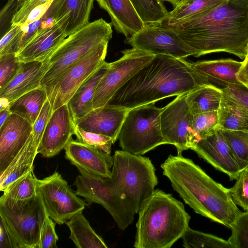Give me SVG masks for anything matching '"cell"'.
<instances>
[{"label": "cell", "mask_w": 248, "mask_h": 248, "mask_svg": "<svg viewBox=\"0 0 248 248\" xmlns=\"http://www.w3.org/2000/svg\"><path fill=\"white\" fill-rule=\"evenodd\" d=\"M75 126L67 104L52 111L38 147V153L44 157L58 154L72 140Z\"/></svg>", "instance_id": "cell-15"}, {"label": "cell", "mask_w": 248, "mask_h": 248, "mask_svg": "<svg viewBox=\"0 0 248 248\" xmlns=\"http://www.w3.org/2000/svg\"><path fill=\"white\" fill-rule=\"evenodd\" d=\"M64 150L66 159L78 169L100 176L110 177L113 164V157L110 154L72 140Z\"/></svg>", "instance_id": "cell-18"}, {"label": "cell", "mask_w": 248, "mask_h": 248, "mask_svg": "<svg viewBox=\"0 0 248 248\" xmlns=\"http://www.w3.org/2000/svg\"><path fill=\"white\" fill-rule=\"evenodd\" d=\"M129 110L106 105L93 108L75 124L86 131L109 137L115 142Z\"/></svg>", "instance_id": "cell-19"}, {"label": "cell", "mask_w": 248, "mask_h": 248, "mask_svg": "<svg viewBox=\"0 0 248 248\" xmlns=\"http://www.w3.org/2000/svg\"><path fill=\"white\" fill-rule=\"evenodd\" d=\"M58 236L55 231V223L46 214L42 226L38 248H55Z\"/></svg>", "instance_id": "cell-42"}, {"label": "cell", "mask_w": 248, "mask_h": 248, "mask_svg": "<svg viewBox=\"0 0 248 248\" xmlns=\"http://www.w3.org/2000/svg\"><path fill=\"white\" fill-rule=\"evenodd\" d=\"M94 0H64L56 22L67 36L83 27L89 22Z\"/></svg>", "instance_id": "cell-25"}, {"label": "cell", "mask_w": 248, "mask_h": 248, "mask_svg": "<svg viewBox=\"0 0 248 248\" xmlns=\"http://www.w3.org/2000/svg\"><path fill=\"white\" fill-rule=\"evenodd\" d=\"M52 112L51 105L47 99L33 125V137L39 144Z\"/></svg>", "instance_id": "cell-43"}, {"label": "cell", "mask_w": 248, "mask_h": 248, "mask_svg": "<svg viewBox=\"0 0 248 248\" xmlns=\"http://www.w3.org/2000/svg\"><path fill=\"white\" fill-rule=\"evenodd\" d=\"M21 30V25L13 26L12 29L5 33L0 41V55L2 54L13 42Z\"/></svg>", "instance_id": "cell-46"}, {"label": "cell", "mask_w": 248, "mask_h": 248, "mask_svg": "<svg viewBox=\"0 0 248 248\" xmlns=\"http://www.w3.org/2000/svg\"><path fill=\"white\" fill-rule=\"evenodd\" d=\"M22 63L18 61L16 53H7L0 56V90L16 76Z\"/></svg>", "instance_id": "cell-39"}, {"label": "cell", "mask_w": 248, "mask_h": 248, "mask_svg": "<svg viewBox=\"0 0 248 248\" xmlns=\"http://www.w3.org/2000/svg\"><path fill=\"white\" fill-rule=\"evenodd\" d=\"M229 190L235 204L248 211V172L245 169L240 172L234 186Z\"/></svg>", "instance_id": "cell-40"}, {"label": "cell", "mask_w": 248, "mask_h": 248, "mask_svg": "<svg viewBox=\"0 0 248 248\" xmlns=\"http://www.w3.org/2000/svg\"><path fill=\"white\" fill-rule=\"evenodd\" d=\"M50 0H24L21 8L14 19L13 26L23 24L33 9Z\"/></svg>", "instance_id": "cell-45"}, {"label": "cell", "mask_w": 248, "mask_h": 248, "mask_svg": "<svg viewBox=\"0 0 248 248\" xmlns=\"http://www.w3.org/2000/svg\"><path fill=\"white\" fill-rule=\"evenodd\" d=\"M136 223V248H170L189 227L183 203L157 189L142 203Z\"/></svg>", "instance_id": "cell-4"}, {"label": "cell", "mask_w": 248, "mask_h": 248, "mask_svg": "<svg viewBox=\"0 0 248 248\" xmlns=\"http://www.w3.org/2000/svg\"><path fill=\"white\" fill-rule=\"evenodd\" d=\"M217 113V129L248 131V111L224 93Z\"/></svg>", "instance_id": "cell-26"}, {"label": "cell", "mask_w": 248, "mask_h": 248, "mask_svg": "<svg viewBox=\"0 0 248 248\" xmlns=\"http://www.w3.org/2000/svg\"><path fill=\"white\" fill-rule=\"evenodd\" d=\"M168 26L194 50V57L223 52L244 60L248 54V0H227L186 22Z\"/></svg>", "instance_id": "cell-1"}, {"label": "cell", "mask_w": 248, "mask_h": 248, "mask_svg": "<svg viewBox=\"0 0 248 248\" xmlns=\"http://www.w3.org/2000/svg\"><path fill=\"white\" fill-rule=\"evenodd\" d=\"M191 64L193 68L211 84L223 88L230 85L241 84L237 76L243 62L228 58L201 61L191 62Z\"/></svg>", "instance_id": "cell-23"}, {"label": "cell", "mask_w": 248, "mask_h": 248, "mask_svg": "<svg viewBox=\"0 0 248 248\" xmlns=\"http://www.w3.org/2000/svg\"><path fill=\"white\" fill-rule=\"evenodd\" d=\"M247 56H248V55H247Z\"/></svg>", "instance_id": "cell-52"}, {"label": "cell", "mask_w": 248, "mask_h": 248, "mask_svg": "<svg viewBox=\"0 0 248 248\" xmlns=\"http://www.w3.org/2000/svg\"><path fill=\"white\" fill-rule=\"evenodd\" d=\"M70 231L69 238L79 248H107L101 236L91 227L82 212L65 222Z\"/></svg>", "instance_id": "cell-28"}, {"label": "cell", "mask_w": 248, "mask_h": 248, "mask_svg": "<svg viewBox=\"0 0 248 248\" xmlns=\"http://www.w3.org/2000/svg\"><path fill=\"white\" fill-rule=\"evenodd\" d=\"M78 170L80 174L74 183L76 194L83 197L88 205L95 203L103 206L120 229H126L134 221L136 213L114 187L110 178Z\"/></svg>", "instance_id": "cell-9"}, {"label": "cell", "mask_w": 248, "mask_h": 248, "mask_svg": "<svg viewBox=\"0 0 248 248\" xmlns=\"http://www.w3.org/2000/svg\"><path fill=\"white\" fill-rule=\"evenodd\" d=\"M67 37L58 23L34 36L17 54L19 62L44 61Z\"/></svg>", "instance_id": "cell-22"}, {"label": "cell", "mask_w": 248, "mask_h": 248, "mask_svg": "<svg viewBox=\"0 0 248 248\" xmlns=\"http://www.w3.org/2000/svg\"><path fill=\"white\" fill-rule=\"evenodd\" d=\"M32 131L33 125L28 120L12 113L0 126V175L21 150Z\"/></svg>", "instance_id": "cell-17"}, {"label": "cell", "mask_w": 248, "mask_h": 248, "mask_svg": "<svg viewBox=\"0 0 248 248\" xmlns=\"http://www.w3.org/2000/svg\"><path fill=\"white\" fill-rule=\"evenodd\" d=\"M217 125V111L192 115L191 128L200 140L212 134Z\"/></svg>", "instance_id": "cell-36"}, {"label": "cell", "mask_w": 248, "mask_h": 248, "mask_svg": "<svg viewBox=\"0 0 248 248\" xmlns=\"http://www.w3.org/2000/svg\"><path fill=\"white\" fill-rule=\"evenodd\" d=\"M231 229L228 240L232 248H248V211L240 214Z\"/></svg>", "instance_id": "cell-38"}, {"label": "cell", "mask_w": 248, "mask_h": 248, "mask_svg": "<svg viewBox=\"0 0 248 248\" xmlns=\"http://www.w3.org/2000/svg\"><path fill=\"white\" fill-rule=\"evenodd\" d=\"M0 248H13L10 236L1 221H0Z\"/></svg>", "instance_id": "cell-48"}, {"label": "cell", "mask_w": 248, "mask_h": 248, "mask_svg": "<svg viewBox=\"0 0 248 248\" xmlns=\"http://www.w3.org/2000/svg\"><path fill=\"white\" fill-rule=\"evenodd\" d=\"M235 155L241 170L248 166V131L220 130Z\"/></svg>", "instance_id": "cell-35"}, {"label": "cell", "mask_w": 248, "mask_h": 248, "mask_svg": "<svg viewBox=\"0 0 248 248\" xmlns=\"http://www.w3.org/2000/svg\"><path fill=\"white\" fill-rule=\"evenodd\" d=\"M24 0H8L0 11L1 38L13 27L14 19L21 8Z\"/></svg>", "instance_id": "cell-41"}, {"label": "cell", "mask_w": 248, "mask_h": 248, "mask_svg": "<svg viewBox=\"0 0 248 248\" xmlns=\"http://www.w3.org/2000/svg\"><path fill=\"white\" fill-rule=\"evenodd\" d=\"M242 62V66L237 77L239 82L248 89V56H246Z\"/></svg>", "instance_id": "cell-47"}, {"label": "cell", "mask_w": 248, "mask_h": 248, "mask_svg": "<svg viewBox=\"0 0 248 248\" xmlns=\"http://www.w3.org/2000/svg\"><path fill=\"white\" fill-rule=\"evenodd\" d=\"M33 169L10 184L3 191V194L15 200H26L36 196L38 179Z\"/></svg>", "instance_id": "cell-33"}, {"label": "cell", "mask_w": 248, "mask_h": 248, "mask_svg": "<svg viewBox=\"0 0 248 248\" xmlns=\"http://www.w3.org/2000/svg\"><path fill=\"white\" fill-rule=\"evenodd\" d=\"M64 0H52L46 12L39 19L28 24L21 25L22 34L19 40L16 54L39 32L54 26L59 12Z\"/></svg>", "instance_id": "cell-31"}, {"label": "cell", "mask_w": 248, "mask_h": 248, "mask_svg": "<svg viewBox=\"0 0 248 248\" xmlns=\"http://www.w3.org/2000/svg\"><path fill=\"white\" fill-rule=\"evenodd\" d=\"M124 43L154 55L162 54L185 59L195 55L194 50L163 22L146 25L139 32L126 38Z\"/></svg>", "instance_id": "cell-14"}, {"label": "cell", "mask_w": 248, "mask_h": 248, "mask_svg": "<svg viewBox=\"0 0 248 248\" xmlns=\"http://www.w3.org/2000/svg\"><path fill=\"white\" fill-rule=\"evenodd\" d=\"M163 2L164 1H166L170 2L174 8L179 6L183 2H184L186 0H160Z\"/></svg>", "instance_id": "cell-50"}, {"label": "cell", "mask_w": 248, "mask_h": 248, "mask_svg": "<svg viewBox=\"0 0 248 248\" xmlns=\"http://www.w3.org/2000/svg\"><path fill=\"white\" fill-rule=\"evenodd\" d=\"M227 0H186L169 12L163 23L168 26L182 24L214 8Z\"/></svg>", "instance_id": "cell-30"}, {"label": "cell", "mask_w": 248, "mask_h": 248, "mask_svg": "<svg viewBox=\"0 0 248 248\" xmlns=\"http://www.w3.org/2000/svg\"><path fill=\"white\" fill-rule=\"evenodd\" d=\"M192 150L215 169L228 175L231 180H236L242 171L231 148L219 129L201 139Z\"/></svg>", "instance_id": "cell-16"}, {"label": "cell", "mask_w": 248, "mask_h": 248, "mask_svg": "<svg viewBox=\"0 0 248 248\" xmlns=\"http://www.w3.org/2000/svg\"><path fill=\"white\" fill-rule=\"evenodd\" d=\"M110 63L103 65L78 89L67 103L74 123L93 109V98L96 88L108 71Z\"/></svg>", "instance_id": "cell-24"}, {"label": "cell", "mask_w": 248, "mask_h": 248, "mask_svg": "<svg viewBox=\"0 0 248 248\" xmlns=\"http://www.w3.org/2000/svg\"><path fill=\"white\" fill-rule=\"evenodd\" d=\"M223 94L221 88L210 83L187 93L186 101L192 115L217 111Z\"/></svg>", "instance_id": "cell-27"}, {"label": "cell", "mask_w": 248, "mask_h": 248, "mask_svg": "<svg viewBox=\"0 0 248 248\" xmlns=\"http://www.w3.org/2000/svg\"><path fill=\"white\" fill-rule=\"evenodd\" d=\"M122 52L120 59L110 63L98 83L93 98V108L106 106L115 93L155 56L135 47Z\"/></svg>", "instance_id": "cell-12"}, {"label": "cell", "mask_w": 248, "mask_h": 248, "mask_svg": "<svg viewBox=\"0 0 248 248\" xmlns=\"http://www.w3.org/2000/svg\"><path fill=\"white\" fill-rule=\"evenodd\" d=\"M245 170L248 172V166L247 167V168Z\"/></svg>", "instance_id": "cell-51"}, {"label": "cell", "mask_w": 248, "mask_h": 248, "mask_svg": "<svg viewBox=\"0 0 248 248\" xmlns=\"http://www.w3.org/2000/svg\"><path fill=\"white\" fill-rule=\"evenodd\" d=\"M37 190L47 214L60 225L65 223L88 205L78 197L57 171L43 179H38Z\"/></svg>", "instance_id": "cell-11"}, {"label": "cell", "mask_w": 248, "mask_h": 248, "mask_svg": "<svg viewBox=\"0 0 248 248\" xmlns=\"http://www.w3.org/2000/svg\"><path fill=\"white\" fill-rule=\"evenodd\" d=\"M186 248H232L228 240L191 229L189 227L182 237Z\"/></svg>", "instance_id": "cell-34"}, {"label": "cell", "mask_w": 248, "mask_h": 248, "mask_svg": "<svg viewBox=\"0 0 248 248\" xmlns=\"http://www.w3.org/2000/svg\"><path fill=\"white\" fill-rule=\"evenodd\" d=\"M74 135L78 141L94 146L108 154H110L111 146L115 143L113 140L109 137L86 131L76 125Z\"/></svg>", "instance_id": "cell-37"}, {"label": "cell", "mask_w": 248, "mask_h": 248, "mask_svg": "<svg viewBox=\"0 0 248 248\" xmlns=\"http://www.w3.org/2000/svg\"><path fill=\"white\" fill-rule=\"evenodd\" d=\"M187 93L179 95L162 108L160 126L166 144L173 145L177 155L192 149L200 140L191 128L192 114L186 101Z\"/></svg>", "instance_id": "cell-13"}, {"label": "cell", "mask_w": 248, "mask_h": 248, "mask_svg": "<svg viewBox=\"0 0 248 248\" xmlns=\"http://www.w3.org/2000/svg\"><path fill=\"white\" fill-rule=\"evenodd\" d=\"M11 114L9 107L0 109V126L4 124Z\"/></svg>", "instance_id": "cell-49"}, {"label": "cell", "mask_w": 248, "mask_h": 248, "mask_svg": "<svg viewBox=\"0 0 248 248\" xmlns=\"http://www.w3.org/2000/svg\"><path fill=\"white\" fill-rule=\"evenodd\" d=\"M210 83L185 59L157 55L123 85L107 105L130 110L187 93Z\"/></svg>", "instance_id": "cell-2"}, {"label": "cell", "mask_w": 248, "mask_h": 248, "mask_svg": "<svg viewBox=\"0 0 248 248\" xmlns=\"http://www.w3.org/2000/svg\"><path fill=\"white\" fill-rule=\"evenodd\" d=\"M161 168L173 189L195 213L232 228L242 212L233 202L229 189L182 155H170Z\"/></svg>", "instance_id": "cell-3"}, {"label": "cell", "mask_w": 248, "mask_h": 248, "mask_svg": "<svg viewBox=\"0 0 248 248\" xmlns=\"http://www.w3.org/2000/svg\"><path fill=\"white\" fill-rule=\"evenodd\" d=\"M47 213L40 195L15 200L3 194L0 198V221L13 248H38L40 232Z\"/></svg>", "instance_id": "cell-6"}, {"label": "cell", "mask_w": 248, "mask_h": 248, "mask_svg": "<svg viewBox=\"0 0 248 248\" xmlns=\"http://www.w3.org/2000/svg\"><path fill=\"white\" fill-rule=\"evenodd\" d=\"M108 42H103L45 87L52 111L67 104L80 86L105 62Z\"/></svg>", "instance_id": "cell-10"}, {"label": "cell", "mask_w": 248, "mask_h": 248, "mask_svg": "<svg viewBox=\"0 0 248 248\" xmlns=\"http://www.w3.org/2000/svg\"><path fill=\"white\" fill-rule=\"evenodd\" d=\"M47 70V66L44 61L22 62L16 76L0 90V98H5L10 103L40 87L41 80Z\"/></svg>", "instance_id": "cell-21"}, {"label": "cell", "mask_w": 248, "mask_h": 248, "mask_svg": "<svg viewBox=\"0 0 248 248\" xmlns=\"http://www.w3.org/2000/svg\"><path fill=\"white\" fill-rule=\"evenodd\" d=\"M161 110L152 103L128 111L118 136L122 150L142 155L166 144L160 126Z\"/></svg>", "instance_id": "cell-8"}, {"label": "cell", "mask_w": 248, "mask_h": 248, "mask_svg": "<svg viewBox=\"0 0 248 248\" xmlns=\"http://www.w3.org/2000/svg\"><path fill=\"white\" fill-rule=\"evenodd\" d=\"M100 8L109 15L111 25L126 38L134 35L146 24L143 22L130 0H96Z\"/></svg>", "instance_id": "cell-20"}, {"label": "cell", "mask_w": 248, "mask_h": 248, "mask_svg": "<svg viewBox=\"0 0 248 248\" xmlns=\"http://www.w3.org/2000/svg\"><path fill=\"white\" fill-rule=\"evenodd\" d=\"M140 17L146 25L162 23L168 16L160 0H130Z\"/></svg>", "instance_id": "cell-32"}, {"label": "cell", "mask_w": 248, "mask_h": 248, "mask_svg": "<svg viewBox=\"0 0 248 248\" xmlns=\"http://www.w3.org/2000/svg\"><path fill=\"white\" fill-rule=\"evenodd\" d=\"M111 181L137 214L157 185L155 168L149 158L123 150L115 152Z\"/></svg>", "instance_id": "cell-5"}, {"label": "cell", "mask_w": 248, "mask_h": 248, "mask_svg": "<svg viewBox=\"0 0 248 248\" xmlns=\"http://www.w3.org/2000/svg\"><path fill=\"white\" fill-rule=\"evenodd\" d=\"M112 25L103 18L89 22L67 36L44 61L47 70L40 84L44 87L100 44L109 42Z\"/></svg>", "instance_id": "cell-7"}, {"label": "cell", "mask_w": 248, "mask_h": 248, "mask_svg": "<svg viewBox=\"0 0 248 248\" xmlns=\"http://www.w3.org/2000/svg\"><path fill=\"white\" fill-rule=\"evenodd\" d=\"M229 98L241 105L248 111V89L242 84L230 85L221 88Z\"/></svg>", "instance_id": "cell-44"}, {"label": "cell", "mask_w": 248, "mask_h": 248, "mask_svg": "<svg viewBox=\"0 0 248 248\" xmlns=\"http://www.w3.org/2000/svg\"><path fill=\"white\" fill-rule=\"evenodd\" d=\"M47 99L45 88L39 87L10 102L9 109L12 113L26 119L33 125Z\"/></svg>", "instance_id": "cell-29"}]
</instances>
